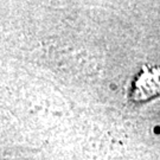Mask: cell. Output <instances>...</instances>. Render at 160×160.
I'll list each match as a JSON object with an SVG mask.
<instances>
[{"instance_id": "cell-1", "label": "cell", "mask_w": 160, "mask_h": 160, "mask_svg": "<svg viewBox=\"0 0 160 160\" xmlns=\"http://www.w3.org/2000/svg\"><path fill=\"white\" fill-rule=\"evenodd\" d=\"M160 94V64L145 65L132 84L131 96L134 101H146Z\"/></svg>"}]
</instances>
